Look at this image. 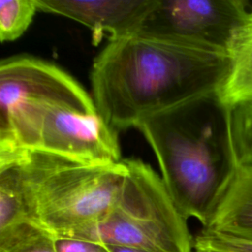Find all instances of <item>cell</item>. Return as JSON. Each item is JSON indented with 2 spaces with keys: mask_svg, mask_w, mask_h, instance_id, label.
<instances>
[{
  "mask_svg": "<svg viewBox=\"0 0 252 252\" xmlns=\"http://www.w3.org/2000/svg\"><path fill=\"white\" fill-rule=\"evenodd\" d=\"M229 65L225 53L134 32L109 41L94 58L93 99L105 123L118 132L219 92Z\"/></svg>",
  "mask_w": 252,
  "mask_h": 252,
  "instance_id": "7a4b0ae2",
  "label": "cell"
},
{
  "mask_svg": "<svg viewBox=\"0 0 252 252\" xmlns=\"http://www.w3.org/2000/svg\"><path fill=\"white\" fill-rule=\"evenodd\" d=\"M57 252H110L104 244L68 237H56Z\"/></svg>",
  "mask_w": 252,
  "mask_h": 252,
  "instance_id": "9a60e30c",
  "label": "cell"
},
{
  "mask_svg": "<svg viewBox=\"0 0 252 252\" xmlns=\"http://www.w3.org/2000/svg\"><path fill=\"white\" fill-rule=\"evenodd\" d=\"M245 7L240 0H157L136 32L228 55Z\"/></svg>",
  "mask_w": 252,
  "mask_h": 252,
  "instance_id": "8992f818",
  "label": "cell"
},
{
  "mask_svg": "<svg viewBox=\"0 0 252 252\" xmlns=\"http://www.w3.org/2000/svg\"><path fill=\"white\" fill-rule=\"evenodd\" d=\"M157 0H35L38 10L61 15L89 28L93 44L137 31Z\"/></svg>",
  "mask_w": 252,
  "mask_h": 252,
  "instance_id": "52a82bcc",
  "label": "cell"
},
{
  "mask_svg": "<svg viewBox=\"0 0 252 252\" xmlns=\"http://www.w3.org/2000/svg\"><path fill=\"white\" fill-rule=\"evenodd\" d=\"M135 128L152 147L181 215L207 226L239 169L230 108L217 92L153 114Z\"/></svg>",
  "mask_w": 252,
  "mask_h": 252,
  "instance_id": "3957f363",
  "label": "cell"
},
{
  "mask_svg": "<svg viewBox=\"0 0 252 252\" xmlns=\"http://www.w3.org/2000/svg\"><path fill=\"white\" fill-rule=\"evenodd\" d=\"M38 10L35 0H0V39L13 41L31 26Z\"/></svg>",
  "mask_w": 252,
  "mask_h": 252,
  "instance_id": "7c38bea8",
  "label": "cell"
},
{
  "mask_svg": "<svg viewBox=\"0 0 252 252\" xmlns=\"http://www.w3.org/2000/svg\"><path fill=\"white\" fill-rule=\"evenodd\" d=\"M230 127L239 167L252 169V104L230 108Z\"/></svg>",
  "mask_w": 252,
  "mask_h": 252,
  "instance_id": "4fadbf2b",
  "label": "cell"
},
{
  "mask_svg": "<svg viewBox=\"0 0 252 252\" xmlns=\"http://www.w3.org/2000/svg\"><path fill=\"white\" fill-rule=\"evenodd\" d=\"M203 228L252 240V169L239 167Z\"/></svg>",
  "mask_w": 252,
  "mask_h": 252,
  "instance_id": "ba28073f",
  "label": "cell"
},
{
  "mask_svg": "<svg viewBox=\"0 0 252 252\" xmlns=\"http://www.w3.org/2000/svg\"><path fill=\"white\" fill-rule=\"evenodd\" d=\"M228 56L229 70L219 95L229 108L252 104V11L237 30Z\"/></svg>",
  "mask_w": 252,
  "mask_h": 252,
  "instance_id": "9c48e42d",
  "label": "cell"
},
{
  "mask_svg": "<svg viewBox=\"0 0 252 252\" xmlns=\"http://www.w3.org/2000/svg\"><path fill=\"white\" fill-rule=\"evenodd\" d=\"M123 161L126 173L115 205L99 222L74 238L149 252H192L187 219L160 175L141 159Z\"/></svg>",
  "mask_w": 252,
  "mask_h": 252,
  "instance_id": "5b68a950",
  "label": "cell"
},
{
  "mask_svg": "<svg viewBox=\"0 0 252 252\" xmlns=\"http://www.w3.org/2000/svg\"><path fill=\"white\" fill-rule=\"evenodd\" d=\"M15 160L32 220L55 237L74 238L113 208L126 166L79 160L41 152H21Z\"/></svg>",
  "mask_w": 252,
  "mask_h": 252,
  "instance_id": "277c9868",
  "label": "cell"
},
{
  "mask_svg": "<svg viewBox=\"0 0 252 252\" xmlns=\"http://www.w3.org/2000/svg\"><path fill=\"white\" fill-rule=\"evenodd\" d=\"M23 222H33L25 200L15 160L0 163V231Z\"/></svg>",
  "mask_w": 252,
  "mask_h": 252,
  "instance_id": "30bf717a",
  "label": "cell"
},
{
  "mask_svg": "<svg viewBox=\"0 0 252 252\" xmlns=\"http://www.w3.org/2000/svg\"><path fill=\"white\" fill-rule=\"evenodd\" d=\"M0 112V158L41 152L91 162L122 160L118 132L102 119L93 96L47 61H1Z\"/></svg>",
  "mask_w": 252,
  "mask_h": 252,
  "instance_id": "6da1fadb",
  "label": "cell"
},
{
  "mask_svg": "<svg viewBox=\"0 0 252 252\" xmlns=\"http://www.w3.org/2000/svg\"><path fill=\"white\" fill-rule=\"evenodd\" d=\"M192 252H252V240L203 228L193 238Z\"/></svg>",
  "mask_w": 252,
  "mask_h": 252,
  "instance_id": "5bb4252c",
  "label": "cell"
},
{
  "mask_svg": "<svg viewBox=\"0 0 252 252\" xmlns=\"http://www.w3.org/2000/svg\"><path fill=\"white\" fill-rule=\"evenodd\" d=\"M110 252H149L144 249L129 247V246H117V245H106Z\"/></svg>",
  "mask_w": 252,
  "mask_h": 252,
  "instance_id": "2e32d148",
  "label": "cell"
},
{
  "mask_svg": "<svg viewBox=\"0 0 252 252\" xmlns=\"http://www.w3.org/2000/svg\"><path fill=\"white\" fill-rule=\"evenodd\" d=\"M56 237L34 222H23L0 231V252H57Z\"/></svg>",
  "mask_w": 252,
  "mask_h": 252,
  "instance_id": "8fae6325",
  "label": "cell"
}]
</instances>
